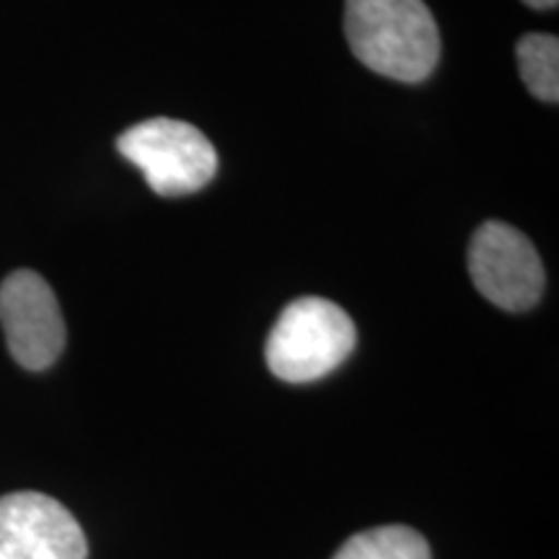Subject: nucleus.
<instances>
[{"label":"nucleus","instance_id":"1","mask_svg":"<svg viewBox=\"0 0 559 559\" xmlns=\"http://www.w3.org/2000/svg\"><path fill=\"white\" fill-rule=\"evenodd\" d=\"M345 34L362 66L394 81H425L440 60V32L425 0H347Z\"/></svg>","mask_w":559,"mask_h":559},{"label":"nucleus","instance_id":"2","mask_svg":"<svg viewBox=\"0 0 559 559\" xmlns=\"http://www.w3.org/2000/svg\"><path fill=\"white\" fill-rule=\"evenodd\" d=\"M353 319L326 298H298L280 313L267 340V366L280 381L311 383L330 376L353 353Z\"/></svg>","mask_w":559,"mask_h":559},{"label":"nucleus","instance_id":"3","mask_svg":"<svg viewBox=\"0 0 559 559\" xmlns=\"http://www.w3.org/2000/svg\"><path fill=\"white\" fill-rule=\"evenodd\" d=\"M117 151L143 171L160 198H185L210 185L218 171L213 143L190 122L153 117L117 138Z\"/></svg>","mask_w":559,"mask_h":559},{"label":"nucleus","instance_id":"4","mask_svg":"<svg viewBox=\"0 0 559 559\" xmlns=\"http://www.w3.org/2000/svg\"><path fill=\"white\" fill-rule=\"evenodd\" d=\"M469 272L481 296L506 311H526L544 293V267L534 243L500 221H487L474 234Z\"/></svg>","mask_w":559,"mask_h":559},{"label":"nucleus","instance_id":"5","mask_svg":"<svg viewBox=\"0 0 559 559\" xmlns=\"http://www.w3.org/2000/svg\"><path fill=\"white\" fill-rule=\"evenodd\" d=\"M0 324L13 360L26 370H45L66 347V321L45 277L16 270L0 285Z\"/></svg>","mask_w":559,"mask_h":559},{"label":"nucleus","instance_id":"6","mask_svg":"<svg viewBox=\"0 0 559 559\" xmlns=\"http://www.w3.org/2000/svg\"><path fill=\"white\" fill-rule=\"evenodd\" d=\"M88 544L73 513L50 495L0 498V559H86Z\"/></svg>","mask_w":559,"mask_h":559},{"label":"nucleus","instance_id":"7","mask_svg":"<svg viewBox=\"0 0 559 559\" xmlns=\"http://www.w3.org/2000/svg\"><path fill=\"white\" fill-rule=\"evenodd\" d=\"M334 559H430V547L415 528L381 526L355 534Z\"/></svg>","mask_w":559,"mask_h":559},{"label":"nucleus","instance_id":"8","mask_svg":"<svg viewBox=\"0 0 559 559\" xmlns=\"http://www.w3.org/2000/svg\"><path fill=\"white\" fill-rule=\"evenodd\" d=\"M519 70L526 88L536 99L557 104L559 99V39L551 34H526L515 47Z\"/></svg>","mask_w":559,"mask_h":559},{"label":"nucleus","instance_id":"9","mask_svg":"<svg viewBox=\"0 0 559 559\" xmlns=\"http://www.w3.org/2000/svg\"><path fill=\"white\" fill-rule=\"evenodd\" d=\"M523 3L531 5V9H536V11H549V9H557L559 0H523Z\"/></svg>","mask_w":559,"mask_h":559}]
</instances>
